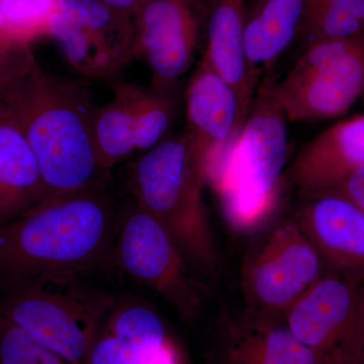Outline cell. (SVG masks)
Returning a JSON list of instances; mask_svg holds the SVG:
<instances>
[{"instance_id":"1","label":"cell","mask_w":364,"mask_h":364,"mask_svg":"<svg viewBox=\"0 0 364 364\" xmlns=\"http://www.w3.org/2000/svg\"><path fill=\"white\" fill-rule=\"evenodd\" d=\"M119 217L105 188L48 196L0 226V282L112 272Z\"/></svg>"},{"instance_id":"2","label":"cell","mask_w":364,"mask_h":364,"mask_svg":"<svg viewBox=\"0 0 364 364\" xmlns=\"http://www.w3.org/2000/svg\"><path fill=\"white\" fill-rule=\"evenodd\" d=\"M37 160L50 196L105 188L93 133L97 105L86 86L46 73L39 64L0 91Z\"/></svg>"},{"instance_id":"3","label":"cell","mask_w":364,"mask_h":364,"mask_svg":"<svg viewBox=\"0 0 364 364\" xmlns=\"http://www.w3.org/2000/svg\"><path fill=\"white\" fill-rule=\"evenodd\" d=\"M207 164L186 134L166 136L131 167L134 200L164 228L203 287L221 274L222 259L205 200Z\"/></svg>"},{"instance_id":"4","label":"cell","mask_w":364,"mask_h":364,"mask_svg":"<svg viewBox=\"0 0 364 364\" xmlns=\"http://www.w3.org/2000/svg\"><path fill=\"white\" fill-rule=\"evenodd\" d=\"M287 119L261 83L240 130L208 173L227 221L239 232L267 224L279 202L287 155Z\"/></svg>"},{"instance_id":"5","label":"cell","mask_w":364,"mask_h":364,"mask_svg":"<svg viewBox=\"0 0 364 364\" xmlns=\"http://www.w3.org/2000/svg\"><path fill=\"white\" fill-rule=\"evenodd\" d=\"M82 277L54 273L0 282V313L67 364H86L114 299Z\"/></svg>"},{"instance_id":"6","label":"cell","mask_w":364,"mask_h":364,"mask_svg":"<svg viewBox=\"0 0 364 364\" xmlns=\"http://www.w3.org/2000/svg\"><path fill=\"white\" fill-rule=\"evenodd\" d=\"M267 83L287 122L344 114L364 92V40L314 41L277 81Z\"/></svg>"},{"instance_id":"7","label":"cell","mask_w":364,"mask_h":364,"mask_svg":"<svg viewBox=\"0 0 364 364\" xmlns=\"http://www.w3.org/2000/svg\"><path fill=\"white\" fill-rule=\"evenodd\" d=\"M114 265L160 296L186 323L198 318L210 291L189 272L164 228L135 200L121 210Z\"/></svg>"},{"instance_id":"8","label":"cell","mask_w":364,"mask_h":364,"mask_svg":"<svg viewBox=\"0 0 364 364\" xmlns=\"http://www.w3.org/2000/svg\"><path fill=\"white\" fill-rule=\"evenodd\" d=\"M324 272L317 249L298 219L282 220L268 230L242 265L243 303L284 315Z\"/></svg>"},{"instance_id":"9","label":"cell","mask_w":364,"mask_h":364,"mask_svg":"<svg viewBox=\"0 0 364 364\" xmlns=\"http://www.w3.org/2000/svg\"><path fill=\"white\" fill-rule=\"evenodd\" d=\"M284 316L318 364H354L364 324V282L325 272Z\"/></svg>"},{"instance_id":"10","label":"cell","mask_w":364,"mask_h":364,"mask_svg":"<svg viewBox=\"0 0 364 364\" xmlns=\"http://www.w3.org/2000/svg\"><path fill=\"white\" fill-rule=\"evenodd\" d=\"M49 37L69 65L90 79L116 80L136 58L132 16L98 0H59Z\"/></svg>"},{"instance_id":"11","label":"cell","mask_w":364,"mask_h":364,"mask_svg":"<svg viewBox=\"0 0 364 364\" xmlns=\"http://www.w3.org/2000/svg\"><path fill=\"white\" fill-rule=\"evenodd\" d=\"M203 364H318L282 314L267 312L243 303L222 306L212 325Z\"/></svg>"},{"instance_id":"12","label":"cell","mask_w":364,"mask_h":364,"mask_svg":"<svg viewBox=\"0 0 364 364\" xmlns=\"http://www.w3.org/2000/svg\"><path fill=\"white\" fill-rule=\"evenodd\" d=\"M200 0H142L134 14L135 55L152 73V86L172 90L195 58Z\"/></svg>"},{"instance_id":"13","label":"cell","mask_w":364,"mask_h":364,"mask_svg":"<svg viewBox=\"0 0 364 364\" xmlns=\"http://www.w3.org/2000/svg\"><path fill=\"white\" fill-rule=\"evenodd\" d=\"M296 219L325 272L364 282V212L336 193L306 198Z\"/></svg>"},{"instance_id":"14","label":"cell","mask_w":364,"mask_h":364,"mask_svg":"<svg viewBox=\"0 0 364 364\" xmlns=\"http://www.w3.org/2000/svg\"><path fill=\"white\" fill-rule=\"evenodd\" d=\"M184 98L188 121L184 134L203 155L208 173L243 124L238 95L203 55Z\"/></svg>"},{"instance_id":"15","label":"cell","mask_w":364,"mask_h":364,"mask_svg":"<svg viewBox=\"0 0 364 364\" xmlns=\"http://www.w3.org/2000/svg\"><path fill=\"white\" fill-rule=\"evenodd\" d=\"M364 166V114L335 124L306 144L287 176L306 198L329 193Z\"/></svg>"},{"instance_id":"16","label":"cell","mask_w":364,"mask_h":364,"mask_svg":"<svg viewBox=\"0 0 364 364\" xmlns=\"http://www.w3.org/2000/svg\"><path fill=\"white\" fill-rule=\"evenodd\" d=\"M208 7L205 55L210 65L232 86L245 119L257 87L249 72L245 53L247 0H205Z\"/></svg>"},{"instance_id":"17","label":"cell","mask_w":364,"mask_h":364,"mask_svg":"<svg viewBox=\"0 0 364 364\" xmlns=\"http://www.w3.org/2000/svg\"><path fill=\"white\" fill-rule=\"evenodd\" d=\"M303 0H255L247 11L245 53L254 85L269 81L270 69L301 26Z\"/></svg>"},{"instance_id":"18","label":"cell","mask_w":364,"mask_h":364,"mask_svg":"<svg viewBox=\"0 0 364 364\" xmlns=\"http://www.w3.org/2000/svg\"><path fill=\"white\" fill-rule=\"evenodd\" d=\"M37 160L14 121L0 124V226L49 196Z\"/></svg>"},{"instance_id":"19","label":"cell","mask_w":364,"mask_h":364,"mask_svg":"<svg viewBox=\"0 0 364 364\" xmlns=\"http://www.w3.org/2000/svg\"><path fill=\"white\" fill-rule=\"evenodd\" d=\"M114 98L104 107H97L93 133L100 164L109 176L117 163L136 150L135 124L123 81H112Z\"/></svg>"},{"instance_id":"20","label":"cell","mask_w":364,"mask_h":364,"mask_svg":"<svg viewBox=\"0 0 364 364\" xmlns=\"http://www.w3.org/2000/svg\"><path fill=\"white\" fill-rule=\"evenodd\" d=\"M135 124L136 150L152 149L166 138L176 112L172 90L143 87L123 81Z\"/></svg>"},{"instance_id":"21","label":"cell","mask_w":364,"mask_h":364,"mask_svg":"<svg viewBox=\"0 0 364 364\" xmlns=\"http://www.w3.org/2000/svg\"><path fill=\"white\" fill-rule=\"evenodd\" d=\"M299 30L309 43L355 39L364 30L363 0H303Z\"/></svg>"},{"instance_id":"22","label":"cell","mask_w":364,"mask_h":364,"mask_svg":"<svg viewBox=\"0 0 364 364\" xmlns=\"http://www.w3.org/2000/svg\"><path fill=\"white\" fill-rule=\"evenodd\" d=\"M107 333L135 347L147 358L169 341L161 317L154 309L139 301L117 306Z\"/></svg>"},{"instance_id":"23","label":"cell","mask_w":364,"mask_h":364,"mask_svg":"<svg viewBox=\"0 0 364 364\" xmlns=\"http://www.w3.org/2000/svg\"><path fill=\"white\" fill-rule=\"evenodd\" d=\"M59 0H0L4 28L16 39L32 45L49 37L50 26Z\"/></svg>"},{"instance_id":"24","label":"cell","mask_w":364,"mask_h":364,"mask_svg":"<svg viewBox=\"0 0 364 364\" xmlns=\"http://www.w3.org/2000/svg\"><path fill=\"white\" fill-rule=\"evenodd\" d=\"M0 364H67L59 354L0 313Z\"/></svg>"},{"instance_id":"25","label":"cell","mask_w":364,"mask_h":364,"mask_svg":"<svg viewBox=\"0 0 364 364\" xmlns=\"http://www.w3.org/2000/svg\"><path fill=\"white\" fill-rule=\"evenodd\" d=\"M38 65L31 44L4 30L0 14V91L20 80Z\"/></svg>"},{"instance_id":"26","label":"cell","mask_w":364,"mask_h":364,"mask_svg":"<svg viewBox=\"0 0 364 364\" xmlns=\"http://www.w3.org/2000/svg\"><path fill=\"white\" fill-rule=\"evenodd\" d=\"M147 356L109 333L97 337L86 364H145Z\"/></svg>"},{"instance_id":"27","label":"cell","mask_w":364,"mask_h":364,"mask_svg":"<svg viewBox=\"0 0 364 364\" xmlns=\"http://www.w3.org/2000/svg\"><path fill=\"white\" fill-rule=\"evenodd\" d=\"M327 193L343 196L364 212V166L352 172L338 186Z\"/></svg>"},{"instance_id":"28","label":"cell","mask_w":364,"mask_h":364,"mask_svg":"<svg viewBox=\"0 0 364 364\" xmlns=\"http://www.w3.org/2000/svg\"><path fill=\"white\" fill-rule=\"evenodd\" d=\"M145 364H179L176 347L169 340L159 350L150 355Z\"/></svg>"},{"instance_id":"29","label":"cell","mask_w":364,"mask_h":364,"mask_svg":"<svg viewBox=\"0 0 364 364\" xmlns=\"http://www.w3.org/2000/svg\"><path fill=\"white\" fill-rule=\"evenodd\" d=\"M114 11L127 16H132L142 0H98Z\"/></svg>"},{"instance_id":"30","label":"cell","mask_w":364,"mask_h":364,"mask_svg":"<svg viewBox=\"0 0 364 364\" xmlns=\"http://www.w3.org/2000/svg\"><path fill=\"white\" fill-rule=\"evenodd\" d=\"M354 364H364V324L363 331H361L360 339H359L358 352H356Z\"/></svg>"},{"instance_id":"31","label":"cell","mask_w":364,"mask_h":364,"mask_svg":"<svg viewBox=\"0 0 364 364\" xmlns=\"http://www.w3.org/2000/svg\"><path fill=\"white\" fill-rule=\"evenodd\" d=\"M13 121L11 119V111H9L7 105L4 104V100L0 98V124L6 123V122Z\"/></svg>"},{"instance_id":"32","label":"cell","mask_w":364,"mask_h":364,"mask_svg":"<svg viewBox=\"0 0 364 364\" xmlns=\"http://www.w3.org/2000/svg\"><path fill=\"white\" fill-rule=\"evenodd\" d=\"M363 1L364 2V0H363Z\"/></svg>"}]
</instances>
